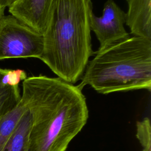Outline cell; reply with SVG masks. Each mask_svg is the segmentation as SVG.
Instances as JSON below:
<instances>
[{
    "mask_svg": "<svg viewBox=\"0 0 151 151\" xmlns=\"http://www.w3.org/2000/svg\"><path fill=\"white\" fill-rule=\"evenodd\" d=\"M21 100L32 117L28 151H65L88 118L82 90L58 77L26 78Z\"/></svg>",
    "mask_w": 151,
    "mask_h": 151,
    "instance_id": "obj_1",
    "label": "cell"
},
{
    "mask_svg": "<svg viewBox=\"0 0 151 151\" xmlns=\"http://www.w3.org/2000/svg\"><path fill=\"white\" fill-rule=\"evenodd\" d=\"M91 0H54L40 59L58 78L74 84L81 80L92 50Z\"/></svg>",
    "mask_w": 151,
    "mask_h": 151,
    "instance_id": "obj_2",
    "label": "cell"
},
{
    "mask_svg": "<svg viewBox=\"0 0 151 151\" xmlns=\"http://www.w3.org/2000/svg\"><path fill=\"white\" fill-rule=\"evenodd\" d=\"M81 82V90L90 86L97 93L151 90V40L133 36L94 52Z\"/></svg>",
    "mask_w": 151,
    "mask_h": 151,
    "instance_id": "obj_3",
    "label": "cell"
},
{
    "mask_svg": "<svg viewBox=\"0 0 151 151\" xmlns=\"http://www.w3.org/2000/svg\"><path fill=\"white\" fill-rule=\"evenodd\" d=\"M43 50L42 34L11 15L0 20V60L15 58L40 59Z\"/></svg>",
    "mask_w": 151,
    "mask_h": 151,
    "instance_id": "obj_4",
    "label": "cell"
},
{
    "mask_svg": "<svg viewBox=\"0 0 151 151\" xmlns=\"http://www.w3.org/2000/svg\"><path fill=\"white\" fill-rule=\"evenodd\" d=\"M126 14L113 0H107L100 17L93 12L90 16V25L100 43L97 51L104 50L114 44L124 41L130 37L124 28Z\"/></svg>",
    "mask_w": 151,
    "mask_h": 151,
    "instance_id": "obj_5",
    "label": "cell"
},
{
    "mask_svg": "<svg viewBox=\"0 0 151 151\" xmlns=\"http://www.w3.org/2000/svg\"><path fill=\"white\" fill-rule=\"evenodd\" d=\"M54 0H18L8 8L11 15L42 34Z\"/></svg>",
    "mask_w": 151,
    "mask_h": 151,
    "instance_id": "obj_6",
    "label": "cell"
},
{
    "mask_svg": "<svg viewBox=\"0 0 151 151\" xmlns=\"http://www.w3.org/2000/svg\"><path fill=\"white\" fill-rule=\"evenodd\" d=\"M126 24L133 36L151 40V0H126Z\"/></svg>",
    "mask_w": 151,
    "mask_h": 151,
    "instance_id": "obj_7",
    "label": "cell"
},
{
    "mask_svg": "<svg viewBox=\"0 0 151 151\" xmlns=\"http://www.w3.org/2000/svg\"><path fill=\"white\" fill-rule=\"evenodd\" d=\"M32 117L27 109L1 151H28Z\"/></svg>",
    "mask_w": 151,
    "mask_h": 151,
    "instance_id": "obj_8",
    "label": "cell"
},
{
    "mask_svg": "<svg viewBox=\"0 0 151 151\" xmlns=\"http://www.w3.org/2000/svg\"><path fill=\"white\" fill-rule=\"evenodd\" d=\"M6 68H0V119L11 111L19 103L21 98L19 86L6 84L2 77Z\"/></svg>",
    "mask_w": 151,
    "mask_h": 151,
    "instance_id": "obj_9",
    "label": "cell"
},
{
    "mask_svg": "<svg viewBox=\"0 0 151 151\" xmlns=\"http://www.w3.org/2000/svg\"><path fill=\"white\" fill-rule=\"evenodd\" d=\"M27 110L26 106L20 100L18 105L11 111L0 119V151Z\"/></svg>",
    "mask_w": 151,
    "mask_h": 151,
    "instance_id": "obj_10",
    "label": "cell"
},
{
    "mask_svg": "<svg viewBox=\"0 0 151 151\" xmlns=\"http://www.w3.org/2000/svg\"><path fill=\"white\" fill-rule=\"evenodd\" d=\"M136 136L142 146V151H151V126L148 117L136 122Z\"/></svg>",
    "mask_w": 151,
    "mask_h": 151,
    "instance_id": "obj_11",
    "label": "cell"
},
{
    "mask_svg": "<svg viewBox=\"0 0 151 151\" xmlns=\"http://www.w3.org/2000/svg\"><path fill=\"white\" fill-rule=\"evenodd\" d=\"M27 78L26 72L21 69L11 70L6 68L2 80L5 84L12 86H18L19 83Z\"/></svg>",
    "mask_w": 151,
    "mask_h": 151,
    "instance_id": "obj_12",
    "label": "cell"
},
{
    "mask_svg": "<svg viewBox=\"0 0 151 151\" xmlns=\"http://www.w3.org/2000/svg\"><path fill=\"white\" fill-rule=\"evenodd\" d=\"M18 0H0V8L5 9L6 7H9Z\"/></svg>",
    "mask_w": 151,
    "mask_h": 151,
    "instance_id": "obj_13",
    "label": "cell"
},
{
    "mask_svg": "<svg viewBox=\"0 0 151 151\" xmlns=\"http://www.w3.org/2000/svg\"><path fill=\"white\" fill-rule=\"evenodd\" d=\"M4 10H5V9L0 8V20H1V18L2 17V16L4 15Z\"/></svg>",
    "mask_w": 151,
    "mask_h": 151,
    "instance_id": "obj_14",
    "label": "cell"
}]
</instances>
